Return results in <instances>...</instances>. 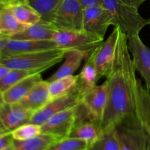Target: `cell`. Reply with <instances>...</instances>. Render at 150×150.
Returning a JSON list of instances; mask_svg holds the SVG:
<instances>
[{"label":"cell","mask_w":150,"mask_h":150,"mask_svg":"<svg viewBox=\"0 0 150 150\" xmlns=\"http://www.w3.org/2000/svg\"><path fill=\"white\" fill-rule=\"evenodd\" d=\"M108 103L102 127H115L121 121L136 114V68L127 45V37L120 29L112 70L106 77Z\"/></svg>","instance_id":"1"},{"label":"cell","mask_w":150,"mask_h":150,"mask_svg":"<svg viewBox=\"0 0 150 150\" xmlns=\"http://www.w3.org/2000/svg\"><path fill=\"white\" fill-rule=\"evenodd\" d=\"M67 51L57 48L4 57L0 58V64L9 69L38 70L42 73L60 62L64 58Z\"/></svg>","instance_id":"2"},{"label":"cell","mask_w":150,"mask_h":150,"mask_svg":"<svg viewBox=\"0 0 150 150\" xmlns=\"http://www.w3.org/2000/svg\"><path fill=\"white\" fill-rule=\"evenodd\" d=\"M101 4L109 13L111 25L120 28L127 37L139 35L146 26V19L142 17L139 8L123 0H101Z\"/></svg>","instance_id":"3"},{"label":"cell","mask_w":150,"mask_h":150,"mask_svg":"<svg viewBox=\"0 0 150 150\" xmlns=\"http://www.w3.org/2000/svg\"><path fill=\"white\" fill-rule=\"evenodd\" d=\"M120 150H150V139L136 115L114 127Z\"/></svg>","instance_id":"4"},{"label":"cell","mask_w":150,"mask_h":150,"mask_svg":"<svg viewBox=\"0 0 150 150\" xmlns=\"http://www.w3.org/2000/svg\"><path fill=\"white\" fill-rule=\"evenodd\" d=\"M83 8L79 0H62L49 23L58 31L83 29Z\"/></svg>","instance_id":"5"},{"label":"cell","mask_w":150,"mask_h":150,"mask_svg":"<svg viewBox=\"0 0 150 150\" xmlns=\"http://www.w3.org/2000/svg\"><path fill=\"white\" fill-rule=\"evenodd\" d=\"M103 38L89 33L83 29L58 31L53 38L58 48L79 50L89 54L103 42Z\"/></svg>","instance_id":"6"},{"label":"cell","mask_w":150,"mask_h":150,"mask_svg":"<svg viewBox=\"0 0 150 150\" xmlns=\"http://www.w3.org/2000/svg\"><path fill=\"white\" fill-rule=\"evenodd\" d=\"M120 31V28L114 27L108 38L92 51L99 79L106 78L112 70Z\"/></svg>","instance_id":"7"},{"label":"cell","mask_w":150,"mask_h":150,"mask_svg":"<svg viewBox=\"0 0 150 150\" xmlns=\"http://www.w3.org/2000/svg\"><path fill=\"white\" fill-rule=\"evenodd\" d=\"M80 104L51 117L41 125L42 133L51 135L59 139L68 137L77 121Z\"/></svg>","instance_id":"8"},{"label":"cell","mask_w":150,"mask_h":150,"mask_svg":"<svg viewBox=\"0 0 150 150\" xmlns=\"http://www.w3.org/2000/svg\"><path fill=\"white\" fill-rule=\"evenodd\" d=\"M81 102L89 120L102 125L108 103V83L106 81L102 84L97 85L82 96Z\"/></svg>","instance_id":"9"},{"label":"cell","mask_w":150,"mask_h":150,"mask_svg":"<svg viewBox=\"0 0 150 150\" xmlns=\"http://www.w3.org/2000/svg\"><path fill=\"white\" fill-rule=\"evenodd\" d=\"M80 103L81 98L76 91L64 96L52 99L41 109L32 114L29 122L41 126L55 114L77 106Z\"/></svg>","instance_id":"10"},{"label":"cell","mask_w":150,"mask_h":150,"mask_svg":"<svg viewBox=\"0 0 150 150\" xmlns=\"http://www.w3.org/2000/svg\"><path fill=\"white\" fill-rule=\"evenodd\" d=\"M127 45L136 70L142 76L150 92V48L142 42L139 35L127 37Z\"/></svg>","instance_id":"11"},{"label":"cell","mask_w":150,"mask_h":150,"mask_svg":"<svg viewBox=\"0 0 150 150\" xmlns=\"http://www.w3.org/2000/svg\"><path fill=\"white\" fill-rule=\"evenodd\" d=\"M33 113L19 103H4L0 108V131L10 135L20 126L29 123Z\"/></svg>","instance_id":"12"},{"label":"cell","mask_w":150,"mask_h":150,"mask_svg":"<svg viewBox=\"0 0 150 150\" xmlns=\"http://www.w3.org/2000/svg\"><path fill=\"white\" fill-rule=\"evenodd\" d=\"M111 25V16L102 4L83 8V29L86 32L104 39Z\"/></svg>","instance_id":"13"},{"label":"cell","mask_w":150,"mask_h":150,"mask_svg":"<svg viewBox=\"0 0 150 150\" xmlns=\"http://www.w3.org/2000/svg\"><path fill=\"white\" fill-rule=\"evenodd\" d=\"M103 133L104 130L100 124L89 120L81 102L77 121L68 137L84 141L89 146L98 142Z\"/></svg>","instance_id":"14"},{"label":"cell","mask_w":150,"mask_h":150,"mask_svg":"<svg viewBox=\"0 0 150 150\" xmlns=\"http://www.w3.org/2000/svg\"><path fill=\"white\" fill-rule=\"evenodd\" d=\"M57 48L53 40H29L9 39L5 47L0 54V58L20 55L26 53Z\"/></svg>","instance_id":"15"},{"label":"cell","mask_w":150,"mask_h":150,"mask_svg":"<svg viewBox=\"0 0 150 150\" xmlns=\"http://www.w3.org/2000/svg\"><path fill=\"white\" fill-rule=\"evenodd\" d=\"M76 79L75 91L79 94L81 98L97 86V82L100 79L95 67L92 52L86 57L81 70L76 75Z\"/></svg>","instance_id":"16"},{"label":"cell","mask_w":150,"mask_h":150,"mask_svg":"<svg viewBox=\"0 0 150 150\" xmlns=\"http://www.w3.org/2000/svg\"><path fill=\"white\" fill-rule=\"evenodd\" d=\"M51 100L48 82L46 80H42L38 82L30 92L18 103L32 113L39 111Z\"/></svg>","instance_id":"17"},{"label":"cell","mask_w":150,"mask_h":150,"mask_svg":"<svg viewBox=\"0 0 150 150\" xmlns=\"http://www.w3.org/2000/svg\"><path fill=\"white\" fill-rule=\"evenodd\" d=\"M136 115L150 139V92L139 79L136 89Z\"/></svg>","instance_id":"18"},{"label":"cell","mask_w":150,"mask_h":150,"mask_svg":"<svg viewBox=\"0 0 150 150\" xmlns=\"http://www.w3.org/2000/svg\"><path fill=\"white\" fill-rule=\"evenodd\" d=\"M58 32L49 22L41 20L35 24L28 26L19 33L10 37L13 40H53L55 34Z\"/></svg>","instance_id":"19"},{"label":"cell","mask_w":150,"mask_h":150,"mask_svg":"<svg viewBox=\"0 0 150 150\" xmlns=\"http://www.w3.org/2000/svg\"><path fill=\"white\" fill-rule=\"evenodd\" d=\"M42 80L41 73H36L31 75L18 82L3 93L5 103L14 104L20 102L30 92L31 89Z\"/></svg>","instance_id":"20"},{"label":"cell","mask_w":150,"mask_h":150,"mask_svg":"<svg viewBox=\"0 0 150 150\" xmlns=\"http://www.w3.org/2000/svg\"><path fill=\"white\" fill-rule=\"evenodd\" d=\"M89 56V54L79 50H68L64 55V62L61 67L47 79L50 82L54 80L72 76L79 68L81 62Z\"/></svg>","instance_id":"21"},{"label":"cell","mask_w":150,"mask_h":150,"mask_svg":"<svg viewBox=\"0 0 150 150\" xmlns=\"http://www.w3.org/2000/svg\"><path fill=\"white\" fill-rule=\"evenodd\" d=\"M29 26L21 23L15 17L9 6L0 8V34L10 38L24 30Z\"/></svg>","instance_id":"22"},{"label":"cell","mask_w":150,"mask_h":150,"mask_svg":"<svg viewBox=\"0 0 150 150\" xmlns=\"http://www.w3.org/2000/svg\"><path fill=\"white\" fill-rule=\"evenodd\" d=\"M60 139L51 135L41 134L24 141L13 139V150H45L48 146Z\"/></svg>","instance_id":"23"},{"label":"cell","mask_w":150,"mask_h":150,"mask_svg":"<svg viewBox=\"0 0 150 150\" xmlns=\"http://www.w3.org/2000/svg\"><path fill=\"white\" fill-rule=\"evenodd\" d=\"M9 7L18 21L25 25L31 26L42 20L39 13L27 1L13 3Z\"/></svg>","instance_id":"24"},{"label":"cell","mask_w":150,"mask_h":150,"mask_svg":"<svg viewBox=\"0 0 150 150\" xmlns=\"http://www.w3.org/2000/svg\"><path fill=\"white\" fill-rule=\"evenodd\" d=\"M76 80V76L72 75L48 82V91L51 100L64 96L74 92Z\"/></svg>","instance_id":"25"},{"label":"cell","mask_w":150,"mask_h":150,"mask_svg":"<svg viewBox=\"0 0 150 150\" xmlns=\"http://www.w3.org/2000/svg\"><path fill=\"white\" fill-rule=\"evenodd\" d=\"M36 73H42V72L38 70L10 69L7 74L0 78V91L4 93L20 81L23 80V79L31 75L36 74Z\"/></svg>","instance_id":"26"},{"label":"cell","mask_w":150,"mask_h":150,"mask_svg":"<svg viewBox=\"0 0 150 150\" xmlns=\"http://www.w3.org/2000/svg\"><path fill=\"white\" fill-rule=\"evenodd\" d=\"M27 2L39 13L41 19L50 22L54 12L62 0H26Z\"/></svg>","instance_id":"27"},{"label":"cell","mask_w":150,"mask_h":150,"mask_svg":"<svg viewBox=\"0 0 150 150\" xmlns=\"http://www.w3.org/2000/svg\"><path fill=\"white\" fill-rule=\"evenodd\" d=\"M86 150H120L114 127L104 130L100 139Z\"/></svg>","instance_id":"28"},{"label":"cell","mask_w":150,"mask_h":150,"mask_svg":"<svg viewBox=\"0 0 150 150\" xmlns=\"http://www.w3.org/2000/svg\"><path fill=\"white\" fill-rule=\"evenodd\" d=\"M88 146L84 141L67 137L57 141L45 150H86Z\"/></svg>","instance_id":"29"},{"label":"cell","mask_w":150,"mask_h":150,"mask_svg":"<svg viewBox=\"0 0 150 150\" xmlns=\"http://www.w3.org/2000/svg\"><path fill=\"white\" fill-rule=\"evenodd\" d=\"M41 126L32 123H26L20 126L11 133V136L13 139L18 141H24L36 137L41 134Z\"/></svg>","instance_id":"30"},{"label":"cell","mask_w":150,"mask_h":150,"mask_svg":"<svg viewBox=\"0 0 150 150\" xmlns=\"http://www.w3.org/2000/svg\"><path fill=\"white\" fill-rule=\"evenodd\" d=\"M0 150H13L11 135H5L0 131Z\"/></svg>","instance_id":"31"},{"label":"cell","mask_w":150,"mask_h":150,"mask_svg":"<svg viewBox=\"0 0 150 150\" xmlns=\"http://www.w3.org/2000/svg\"><path fill=\"white\" fill-rule=\"evenodd\" d=\"M83 8L91 7V6L98 5V4H101V0H79Z\"/></svg>","instance_id":"32"},{"label":"cell","mask_w":150,"mask_h":150,"mask_svg":"<svg viewBox=\"0 0 150 150\" xmlns=\"http://www.w3.org/2000/svg\"><path fill=\"white\" fill-rule=\"evenodd\" d=\"M123 1L127 3V4H130V5L134 6V7L139 8L144 1H148V0H123Z\"/></svg>","instance_id":"33"},{"label":"cell","mask_w":150,"mask_h":150,"mask_svg":"<svg viewBox=\"0 0 150 150\" xmlns=\"http://www.w3.org/2000/svg\"><path fill=\"white\" fill-rule=\"evenodd\" d=\"M10 38H7V37H4V38H0V54H1V51L4 49V48L5 47L6 44L8 42Z\"/></svg>","instance_id":"34"},{"label":"cell","mask_w":150,"mask_h":150,"mask_svg":"<svg viewBox=\"0 0 150 150\" xmlns=\"http://www.w3.org/2000/svg\"><path fill=\"white\" fill-rule=\"evenodd\" d=\"M10 69L7 68L5 66H3L1 64H0V78H1L2 76H4V75L7 74L9 71H10Z\"/></svg>","instance_id":"35"},{"label":"cell","mask_w":150,"mask_h":150,"mask_svg":"<svg viewBox=\"0 0 150 150\" xmlns=\"http://www.w3.org/2000/svg\"><path fill=\"white\" fill-rule=\"evenodd\" d=\"M11 0H0V8L10 6L11 4Z\"/></svg>","instance_id":"36"},{"label":"cell","mask_w":150,"mask_h":150,"mask_svg":"<svg viewBox=\"0 0 150 150\" xmlns=\"http://www.w3.org/2000/svg\"><path fill=\"white\" fill-rule=\"evenodd\" d=\"M5 103L4 100V97H3V93L0 91V108L4 105V104Z\"/></svg>","instance_id":"37"},{"label":"cell","mask_w":150,"mask_h":150,"mask_svg":"<svg viewBox=\"0 0 150 150\" xmlns=\"http://www.w3.org/2000/svg\"><path fill=\"white\" fill-rule=\"evenodd\" d=\"M12 3L11 4H13V3H17V2H22V1H27L26 0H11Z\"/></svg>","instance_id":"38"},{"label":"cell","mask_w":150,"mask_h":150,"mask_svg":"<svg viewBox=\"0 0 150 150\" xmlns=\"http://www.w3.org/2000/svg\"><path fill=\"white\" fill-rule=\"evenodd\" d=\"M150 24V18H149L146 19V25H149Z\"/></svg>","instance_id":"39"},{"label":"cell","mask_w":150,"mask_h":150,"mask_svg":"<svg viewBox=\"0 0 150 150\" xmlns=\"http://www.w3.org/2000/svg\"><path fill=\"white\" fill-rule=\"evenodd\" d=\"M4 37H5V36H4V35H1V34H0V38H4ZM7 38H8V37H7Z\"/></svg>","instance_id":"40"}]
</instances>
